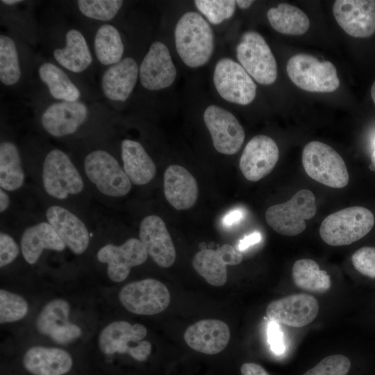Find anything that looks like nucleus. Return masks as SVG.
<instances>
[{
	"label": "nucleus",
	"instance_id": "f257e3e1",
	"mask_svg": "<svg viewBox=\"0 0 375 375\" xmlns=\"http://www.w3.org/2000/svg\"><path fill=\"white\" fill-rule=\"evenodd\" d=\"M174 40L179 57L192 68L206 64L214 51L213 31L197 12L190 11L181 17L175 26Z\"/></svg>",
	"mask_w": 375,
	"mask_h": 375
},
{
	"label": "nucleus",
	"instance_id": "f03ea898",
	"mask_svg": "<svg viewBox=\"0 0 375 375\" xmlns=\"http://www.w3.org/2000/svg\"><path fill=\"white\" fill-rule=\"evenodd\" d=\"M374 222V215L367 208L349 207L327 216L319 227V235L331 246L349 245L366 235Z\"/></svg>",
	"mask_w": 375,
	"mask_h": 375
},
{
	"label": "nucleus",
	"instance_id": "7ed1b4c3",
	"mask_svg": "<svg viewBox=\"0 0 375 375\" xmlns=\"http://www.w3.org/2000/svg\"><path fill=\"white\" fill-rule=\"evenodd\" d=\"M147 335V328L140 324L115 321L101 331L98 347L106 356L127 354L134 360L144 362L151 354V342L142 340Z\"/></svg>",
	"mask_w": 375,
	"mask_h": 375
},
{
	"label": "nucleus",
	"instance_id": "20e7f679",
	"mask_svg": "<svg viewBox=\"0 0 375 375\" xmlns=\"http://www.w3.org/2000/svg\"><path fill=\"white\" fill-rule=\"evenodd\" d=\"M302 164L310 178L324 185L342 188L349 183V173L343 158L324 142H308L302 152Z\"/></svg>",
	"mask_w": 375,
	"mask_h": 375
},
{
	"label": "nucleus",
	"instance_id": "39448f33",
	"mask_svg": "<svg viewBox=\"0 0 375 375\" xmlns=\"http://www.w3.org/2000/svg\"><path fill=\"white\" fill-rule=\"evenodd\" d=\"M42 181L46 193L58 200L78 194L84 188L78 170L69 156L59 149H53L46 154Z\"/></svg>",
	"mask_w": 375,
	"mask_h": 375
},
{
	"label": "nucleus",
	"instance_id": "423d86ee",
	"mask_svg": "<svg viewBox=\"0 0 375 375\" xmlns=\"http://www.w3.org/2000/svg\"><path fill=\"white\" fill-rule=\"evenodd\" d=\"M286 69L290 80L303 90L332 92L339 88L335 65L329 61H320L312 55H294L288 60Z\"/></svg>",
	"mask_w": 375,
	"mask_h": 375
},
{
	"label": "nucleus",
	"instance_id": "0eeeda50",
	"mask_svg": "<svg viewBox=\"0 0 375 375\" xmlns=\"http://www.w3.org/2000/svg\"><path fill=\"white\" fill-rule=\"evenodd\" d=\"M314 194L309 190L298 191L289 201L269 207L265 212L268 225L276 233L294 236L306 228V220L316 213Z\"/></svg>",
	"mask_w": 375,
	"mask_h": 375
},
{
	"label": "nucleus",
	"instance_id": "6e6552de",
	"mask_svg": "<svg viewBox=\"0 0 375 375\" xmlns=\"http://www.w3.org/2000/svg\"><path fill=\"white\" fill-rule=\"evenodd\" d=\"M89 181L103 195L122 197L131 189V182L117 159L108 151L95 149L90 151L83 162Z\"/></svg>",
	"mask_w": 375,
	"mask_h": 375
},
{
	"label": "nucleus",
	"instance_id": "1a4fd4ad",
	"mask_svg": "<svg viewBox=\"0 0 375 375\" xmlns=\"http://www.w3.org/2000/svg\"><path fill=\"white\" fill-rule=\"evenodd\" d=\"M240 64L262 85H271L277 78L275 57L264 38L258 32L248 31L241 37L236 47Z\"/></svg>",
	"mask_w": 375,
	"mask_h": 375
},
{
	"label": "nucleus",
	"instance_id": "9d476101",
	"mask_svg": "<svg viewBox=\"0 0 375 375\" xmlns=\"http://www.w3.org/2000/svg\"><path fill=\"white\" fill-rule=\"evenodd\" d=\"M119 300L129 312L139 315H153L165 310L170 303V293L162 282L146 278L125 285Z\"/></svg>",
	"mask_w": 375,
	"mask_h": 375
},
{
	"label": "nucleus",
	"instance_id": "9b49d317",
	"mask_svg": "<svg viewBox=\"0 0 375 375\" xmlns=\"http://www.w3.org/2000/svg\"><path fill=\"white\" fill-rule=\"evenodd\" d=\"M213 83L220 97L233 103L248 105L256 95V85L251 76L240 64L229 58L217 61Z\"/></svg>",
	"mask_w": 375,
	"mask_h": 375
},
{
	"label": "nucleus",
	"instance_id": "f8f14e48",
	"mask_svg": "<svg viewBox=\"0 0 375 375\" xmlns=\"http://www.w3.org/2000/svg\"><path fill=\"white\" fill-rule=\"evenodd\" d=\"M203 121L218 152L233 155L239 151L245 133L233 114L222 107L210 105L203 112Z\"/></svg>",
	"mask_w": 375,
	"mask_h": 375
},
{
	"label": "nucleus",
	"instance_id": "ddd939ff",
	"mask_svg": "<svg viewBox=\"0 0 375 375\" xmlns=\"http://www.w3.org/2000/svg\"><path fill=\"white\" fill-rule=\"evenodd\" d=\"M97 258L107 265V274L113 282L124 281L133 267L143 264L148 253L142 242L135 238L126 240L121 245L107 244L97 252Z\"/></svg>",
	"mask_w": 375,
	"mask_h": 375
},
{
	"label": "nucleus",
	"instance_id": "4468645a",
	"mask_svg": "<svg viewBox=\"0 0 375 375\" xmlns=\"http://www.w3.org/2000/svg\"><path fill=\"white\" fill-rule=\"evenodd\" d=\"M333 12L338 25L351 37L365 38L375 33V0H337Z\"/></svg>",
	"mask_w": 375,
	"mask_h": 375
},
{
	"label": "nucleus",
	"instance_id": "2eb2a0df",
	"mask_svg": "<svg viewBox=\"0 0 375 375\" xmlns=\"http://www.w3.org/2000/svg\"><path fill=\"white\" fill-rule=\"evenodd\" d=\"M319 303L308 294H295L272 301L266 309L272 321L300 328L311 323L319 312Z\"/></svg>",
	"mask_w": 375,
	"mask_h": 375
},
{
	"label": "nucleus",
	"instance_id": "dca6fc26",
	"mask_svg": "<svg viewBox=\"0 0 375 375\" xmlns=\"http://www.w3.org/2000/svg\"><path fill=\"white\" fill-rule=\"evenodd\" d=\"M176 69L168 47L153 42L140 65L139 79L147 90L156 91L169 88L174 82Z\"/></svg>",
	"mask_w": 375,
	"mask_h": 375
},
{
	"label": "nucleus",
	"instance_id": "f3484780",
	"mask_svg": "<svg viewBox=\"0 0 375 375\" xmlns=\"http://www.w3.org/2000/svg\"><path fill=\"white\" fill-rule=\"evenodd\" d=\"M279 150L275 141L265 135L252 138L245 146L239 167L250 181H258L268 175L276 166Z\"/></svg>",
	"mask_w": 375,
	"mask_h": 375
},
{
	"label": "nucleus",
	"instance_id": "a211bd4d",
	"mask_svg": "<svg viewBox=\"0 0 375 375\" xmlns=\"http://www.w3.org/2000/svg\"><path fill=\"white\" fill-rule=\"evenodd\" d=\"M88 117V107L81 101H58L42 112L40 123L44 130L55 138L74 134Z\"/></svg>",
	"mask_w": 375,
	"mask_h": 375
},
{
	"label": "nucleus",
	"instance_id": "6ab92c4d",
	"mask_svg": "<svg viewBox=\"0 0 375 375\" xmlns=\"http://www.w3.org/2000/svg\"><path fill=\"white\" fill-rule=\"evenodd\" d=\"M140 240L148 255L160 267H171L176 260V249L164 221L158 215L145 217L140 223Z\"/></svg>",
	"mask_w": 375,
	"mask_h": 375
},
{
	"label": "nucleus",
	"instance_id": "aec40b11",
	"mask_svg": "<svg viewBox=\"0 0 375 375\" xmlns=\"http://www.w3.org/2000/svg\"><path fill=\"white\" fill-rule=\"evenodd\" d=\"M46 218L74 253L81 255L87 250L90 244L89 231L76 215L64 207L53 205L47 209Z\"/></svg>",
	"mask_w": 375,
	"mask_h": 375
},
{
	"label": "nucleus",
	"instance_id": "412c9836",
	"mask_svg": "<svg viewBox=\"0 0 375 375\" xmlns=\"http://www.w3.org/2000/svg\"><path fill=\"white\" fill-rule=\"evenodd\" d=\"M183 338L192 349L207 355H215L226 347L231 331L228 326L222 320L203 319L188 327Z\"/></svg>",
	"mask_w": 375,
	"mask_h": 375
},
{
	"label": "nucleus",
	"instance_id": "4be33fe9",
	"mask_svg": "<svg viewBox=\"0 0 375 375\" xmlns=\"http://www.w3.org/2000/svg\"><path fill=\"white\" fill-rule=\"evenodd\" d=\"M22 364L31 375H66L72 370L74 362L66 350L38 345L25 351Z\"/></svg>",
	"mask_w": 375,
	"mask_h": 375
},
{
	"label": "nucleus",
	"instance_id": "5701e85b",
	"mask_svg": "<svg viewBox=\"0 0 375 375\" xmlns=\"http://www.w3.org/2000/svg\"><path fill=\"white\" fill-rule=\"evenodd\" d=\"M140 66L131 57L123 58L108 67L101 78V88L105 97L116 102L126 101L137 84Z\"/></svg>",
	"mask_w": 375,
	"mask_h": 375
},
{
	"label": "nucleus",
	"instance_id": "b1692460",
	"mask_svg": "<svg viewBox=\"0 0 375 375\" xmlns=\"http://www.w3.org/2000/svg\"><path fill=\"white\" fill-rule=\"evenodd\" d=\"M164 194L176 210H187L196 203L199 189L194 177L182 166L171 165L164 174Z\"/></svg>",
	"mask_w": 375,
	"mask_h": 375
},
{
	"label": "nucleus",
	"instance_id": "393cba45",
	"mask_svg": "<svg viewBox=\"0 0 375 375\" xmlns=\"http://www.w3.org/2000/svg\"><path fill=\"white\" fill-rule=\"evenodd\" d=\"M20 247L24 260L35 264L44 250L62 251L65 244L48 222H42L26 228L21 237Z\"/></svg>",
	"mask_w": 375,
	"mask_h": 375
},
{
	"label": "nucleus",
	"instance_id": "a878e982",
	"mask_svg": "<svg viewBox=\"0 0 375 375\" xmlns=\"http://www.w3.org/2000/svg\"><path fill=\"white\" fill-rule=\"evenodd\" d=\"M65 44L53 50L57 63L64 69L79 74L92 63V56L83 34L76 28L69 29L65 35Z\"/></svg>",
	"mask_w": 375,
	"mask_h": 375
},
{
	"label": "nucleus",
	"instance_id": "bb28decb",
	"mask_svg": "<svg viewBox=\"0 0 375 375\" xmlns=\"http://www.w3.org/2000/svg\"><path fill=\"white\" fill-rule=\"evenodd\" d=\"M121 156L123 169L131 183L142 185L154 178L156 164L139 142L123 140L121 142Z\"/></svg>",
	"mask_w": 375,
	"mask_h": 375
},
{
	"label": "nucleus",
	"instance_id": "cd10ccee",
	"mask_svg": "<svg viewBox=\"0 0 375 375\" xmlns=\"http://www.w3.org/2000/svg\"><path fill=\"white\" fill-rule=\"evenodd\" d=\"M38 76L47 87L52 97L64 101H78L81 94L67 73L51 62H42L38 67Z\"/></svg>",
	"mask_w": 375,
	"mask_h": 375
},
{
	"label": "nucleus",
	"instance_id": "c85d7f7f",
	"mask_svg": "<svg viewBox=\"0 0 375 375\" xmlns=\"http://www.w3.org/2000/svg\"><path fill=\"white\" fill-rule=\"evenodd\" d=\"M25 174L20 153L16 144L10 140L0 143V186L6 191L13 192L22 188Z\"/></svg>",
	"mask_w": 375,
	"mask_h": 375
},
{
	"label": "nucleus",
	"instance_id": "c756f323",
	"mask_svg": "<svg viewBox=\"0 0 375 375\" xmlns=\"http://www.w3.org/2000/svg\"><path fill=\"white\" fill-rule=\"evenodd\" d=\"M267 17L271 26L277 32L291 35L304 34L310 20L300 8L288 3H280L269 9Z\"/></svg>",
	"mask_w": 375,
	"mask_h": 375
},
{
	"label": "nucleus",
	"instance_id": "7c9ffc66",
	"mask_svg": "<svg viewBox=\"0 0 375 375\" xmlns=\"http://www.w3.org/2000/svg\"><path fill=\"white\" fill-rule=\"evenodd\" d=\"M94 50L97 59L104 66H111L123 59L124 44L118 29L103 24L96 31Z\"/></svg>",
	"mask_w": 375,
	"mask_h": 375
},
{
	"label": "nucleus",
	"instance_id": "2f4dec72",
	"mask_svg": "<svg viewBox=\"0 0 375 375\" xmlns=\"http://www.w3.org/2000/svg\"><path fill=\"white\" fill-rule=\"evenodd\" d=\"M292 278L299 288L315 293H324L331 287L330 276L320 270L318 264L312 259L297 260L292 267Z\"/></svg>",
	"mask_w": 375,
	"mask_h": 375
},
{
	"label": "nucleus",
	"instance_id": "473e14b6",
	"mask_svg": "<svg viewBox=\"0 0 375 375\" xmlns=\"http://www.w3.org/2000/svg\"><path fill=\"white\" fill-rule=\"evenodd\" d=\"M192 266L208 283L219 287L227 281L226 263L219 249H203L194 255Z\"/></svg>",
	"mask_w": 375,
	"mask_h": 375
},
{
	"label": "nucleus",
	"instance_id": "72a5a7b5",
	"mask_svg": "<svg viewBox=\"0 0 375 375\" xmlns=\"http://www.w3.org/2000/svg\"><path fill=\"white\" fill-rule=\"evenodd\" d=\"M22 70L19 53L15 40L10 36L0 35V81L5 86H13L20 80Z\"/></svg>",
	"mask_w": 375,
	"mask_h": 375
},
{
	"label": "nucleus",
	"instance_id": "f704fd0d",
	"mask_svg": "<svg viewBox=\"0 0 375 375\" xmlns=\"http://www.w3.org/2000/svg\"><path fill=\"white\" fill-rule=\"evenodd\" d=\"M70 305L63 299L49 301L35 319V328L42 335L49 336L58 327L69 322Z\"/></svg>",
	"mask_w": 375,
	"mask_h": 375
},
{
	"label": "nucleus",
	"instance_id": "c9c22d12",
	"mask_svg": "<svg viewBox=\"0 0 375 375\" xmlns=\"http://www.w3.org/2000/svg\"><path fill=\"white\" fill-rule=\"evenodd\" d=\"M78 10L85 17L100 22L112 20L122 8L120 0H78L76 1Z\"/></svg>",
	"mask_w": 375,
	"mask_h": 375
},
{
	"label": "nucleus",
	"instance_id": "e433bc0d",
	"mask_svg": "<svg viewBox=\"0 0 375 375\" xmlns=\"http://www.w3.org/2000/svg\"><path fill=\"white\" fill-rule=\"evenodd\" d=\"M28 311L26 300L10 291L0 290V323H12L21 320Z\"/></svg>",
	"mask_w": 375,
	"mask_h": 375
},
{
	"label": "nucleus",
	"instance_id": "4c0bfd02",
	"mask_svg": "<svg viewBox=\"0 0 375 375\" xmlns=\"http://www.w3.org/2000/svg\"><path fill=\"white\" fill-rule=\"evenodd\" d=\"M194 2L199 12L214 25L231 18L235 11L236 2L233 0H196Z\"/></svg>",
	"mask_w": 375,
	"mask_h": 375
},
{
	"label": "nucleus",
	"instance_id": "58836bf2",
	"mask_svg": "<svg viewBox=\"0 0 375 375\" xmlns=\"http://www.w3.org/2000/svg\"><path fill=\"white\" fill-rule=\"evenodd\" d=\"M351 367L349 359L342 354L328 356L303 375H347Z\"/></svg>",
	"mask_w": 375,
	"mask_h": 375
},
{
	"label": "nucleus",
	"instance_id": "ea45409f",
	"mask_svg": "<svg viewBox=\"0 0 375 375\" xmlns=\"http://www.w3.org/2000/svg\"><path fill=\"white\" fill-rule=\"evenodd\" d=\"M351 262L358 272L375 278V247H363L358 249L352 255Z\"/></svg>",
	"mask_w": 375,
	"mask_h": 375
},
{
	"label": "nucleus",
	"instance_id": "a19ab883",
	"mask_svg": "<svg viewBox=\"0 0 375 375\" xmlns=\"http://www.w3.org/2000/svg\"><path fill=\"white\" fill-rule=\"evenodd\" d=\"M19 247L15 239L9 234L0 233V267H3L12 262L19 256Z\"/></svg>",
	"mask_w": 375,
	"mask_h": 375
},
{
	"label": "nucleus",
	"instance_id": "79ce46f5",
	"mask_svg": "<svg viewBox=\"0 0 375 375\" xmlns=\"http://www.w3.org/2000/svg\"><path fill=\"white\" fill-rule=\"evenodd\" d=\"M81 335V328L78 325L69 322L54 330L49 337L58 344H67L78 339Z\"/></svg>",
	"mask_w": 375,
	"mask_h": 375
},
{
	"label": "nucleus",
	"instance_id": "37998d69",
	"mask_svg": "<svg viewBox=\"0 0 375 375\" xmlns=\"http://www.w3.org/2000/svg\"><path fill=\"white\" fill-rule=\"evenodd\" d=\"M267 334L268 341L272 351L276 353H282L285 349L283 335L278 323L274 322L269 323Z\"/></svg>",
	"mask_w": 375,
	"mask_h": 375
},
{
	"label": "nucleus",
	"instance_id": "c03bdc74",
	"mask_svg": "<svg viewBox=\"0 0 375 375\" xmlns=\"http://www.w3.org/2000/svg\"><path fill=\"white\" fill-rule=\"evenodd\" d=\"M242 375H269L260 365L255 362H245L240 368Z\"/></svg>",
	"mask_w": 375,
	"mask_h": 375
},
{
	"label": "nucleus",
	"instance_id": "a18cd8bd",
	"mask_svg": "<svg viewBox=\"0 0 375 375\" xmlns=\"http://www.w3.org/2000/svg\"><path fill=\"white\" fill-rule=\"evenodd\" d=\"M261 238L262 236L260 233L257 231L253 232L249 235L244 237L240 241L238 245V250L239 251H243L248 249L249 247L260 242Z\"/></svg>",
	"mask_w": 375,
	"mask_h": 375
},
{
	"label": "nucleus",
	"instance_id": "49530a36",
	"mask_svg": "<svg viewBox=\"0 0 375 375\" xmlns=\"http://www.w3.org/2000/svg\"><path fill=\"white\" fill-rule=\"evenodd\" d=\"M244 217V211L236 208L229 211L223 218L222 223L225 226H232L239 222Z\"/></svg>",
	"mask_w": 375,
	"mask_h": 375
},
{
	"label": "nucleus",
	"instance_id": "de8ad7c7",
	"mask_svg": "<svg viewBox=\"0 0 375 375\" xmlns=\"http://www.w3.org/2000/svg\"><path fill=\"white\" fill-rule=\"evenodd\" d=\"M10 206V197L6 190L0 189V212H5Z\"/></svg>",
	"mask_w": 375,
	"mask_h": 375
},
{
	"label": "nucleus",
	"instance_id": "09e8293b",
	"mask_svg": "<svg viewBox=\"0 0 375 375\" xmlns=\"http://www.w3.org/2000/svg\"><path fill=\"white\" fill-rule=\"evenodd\" d=\"M236 4L241 9H247L249 8L254 2L252 0H238L235 1Z\"/></svg>",
	"mask_w": 375,
	"mask_h": 375
},
{
	"label": "nucleus",
	"instance_id": "8fccbe9b",
	"mask_svg": "<svg viewBox=\"0 0 375 375\" xmlns=\"http://www.w3.org/2000/svg\"><path fill=\"white\" fill-rule=\"evenodd\" d=\"M1 2L3 4L7 5V6H14L22 2V1L20 0H2Z\"/></svg>",
	"mask_w": 375,
	"mask_h": 375
},
{
	"label": "nucleus",
	"instance_id": "3c124183",
	"mask_svg": "<svg viewBox=\"0 0 375 375\" xmlns=\"http://www.w3.org/2000/svg\"><path fill=\"white\" fill-rule=\"evenodd\" d=\"M371 96L372 99L375 104V81L374 82L372 88H371Z\"/></svg>",
	"mask_w": 375,
	"mask_h": 375
},
{
	"label": "nucleus",
	"instance_id": "603ef678",
	"mask_svg": "<svg viewBox=\"0 0 375 375\" xmlns=\"http://www.w3.org/2000/svg\"><path fill=\"white\" fill-rule=\"evenodd\" d=\"M371 160H372V165L375 167V149H374V150L373 151V152L372 153Z\"/></svg>",
	"mask_w": 375,
	"mask_h": 375
}]
</instances>
